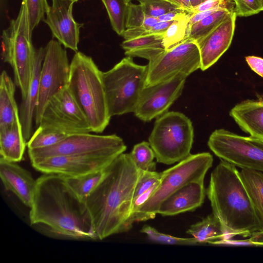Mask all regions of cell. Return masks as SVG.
<instances>
[{
    "instance_id": "obj_1",
    "label": "cell",
    "mask_w": 263,
    "mask_h": 263,
    "mask_svg": "<svg viewBox=\"0 0 263 263\" xmlns=\"http://www.w3.org/2000/svg\"><path fill=\"white\" fill-rule=\"evenodd\" d=\"M106 170L105 177L85 202L93 231L99 240L132 228L133 196L142 172L129 154L124 153Z\"/></svg>"
},
{
    "instance_id": "obj_2",
    "label": "cell",
    "mask_w": 263,
    "mask_h": 263,
    "mask_svg": "<svg viewBox=\"0 0 263 263\" xmlns=\"http://www.w3.org/2000/svg\"><path fill=\"white\" fill-rule=\"evenodd\" d=\"M30 208L32 226L66 238L97 239L85 204L70 190L63 176L44 174L38 178Z\"/></svg>"
},
{
    "instance_id": "obj_3",
    "label": "cell",
    "mask_w": 263,
    "mask_h": 263,
    "mask_svg": "<svg viewBox=\"0 0 263 263\" xmlns=\"http://www.w3.org/2000/svg\"><path fill=\"white\" fill-rule=\"evenodd\" d=\"M206 193L213 213L223 226L228 239L236 235L250 237L263 230L235 166L221 160L211 173Z\"/></svg>"
},
{
    "instance_id": "obj_4",
    "label": "cell",
    "mask_w": 263,
    "mask_h": 263,
    "mask_svg": "<svg viewBox=\"0 0 263 263\" xmlns=\"http://www.w3.org/2000/svg\"><path fill=\"white\" fill-rule=\"evenodd\" d=\"M102 72L92 59L79 51L70 63L67 87L86 116L92 132L102 133L108 126L109 113Z\"/></svg>"
},
{
    "instance_id": "obj_5",
    "label": "cell",
    "mask_w": 263,
    "mask_h": 263,
    "mask_svg": "<svg viewBox=\"0 0 263 263\" xmlns=\"http://www.w3.org/2000/svg\"><path fill=\"white\" fill-rule=\"evenodd\" d=\"M213 162V156L209 153L191 154L161 172L157 187L134 213L133 223L154 218L161 204L171 195L190 182L204 180Z\"/></svg>"
},
{
    "instance_id": "obj_6",
    "label": "cell",
    "mask_w": 263,
    "mask_h": 263,
    "mask_svg": "<svg viewBox=\"0 0 263 263\" xmlns=\"http://www.w3.org/2000/svg\"><path fill=\"white\" fill-rule=\"evenodd\" d=\"M147 65L136 64L126 57L102 78L109 113L111 117L134 112L144 88Z\"/></svg>"
},
{
    "instance_id": "obj_7",
    "label": "cell",
    "mask_w": 263,
    "mask_h": 263,
    "mask_svg": "<svg viewBox=\"0 0 263 263\" xmlns=\"http://www.w3.org/2000/svg\"><path fill=\"white\" fill-rule=\"evenodd\" d=\"M31 36L27 7L22 3L17 17L10 22L2 34L3 58L13 69L14 82L22 99L28 92L36 53Z\"/></svg>"
},
{
    "instance_id": "obj_8",
    "label": "cell",
    "mask_w": 263,
    "mask_h": 263,
    "mask_svg": "<svg viewBox=\"0 0 263 263\" xmlns=\"http://www.w3.org/2000/svg\"><path fill=\"white\" fill-rule=\"evenodd\" d=\"M194 139L190 119L178 111H167L159 117L148 138L157 162L170 165L189 157Z\"/></svg>"
},
{
    "instance_id": "obj_9",
    "label": "cell",
    "mask_w": 263,
    "mask_h": 263,
    "mask_svg": "<svg viewBox=\"0 0 263 263\" xmlns=\"http://www.w3.org/2000/svg\"><path fill=\"white\" fill-rule=\"evenodd\" d=\"M126 149L122 139L115 134L99 135L86 133L69 135L51 146L28 149V154L32 162L59 156L116 158Z\"/></svg>"
},
{
    "instance_id": "obj_10",
    "label": "cell",
    "mask_w": 263,
    "mask_h": 263,
    "mask_svg": "<svg viewBox=\"0 0 263 263\" xmlns=\"http://www.w3.org/2000/svg\"><path fill=\"white\" fill-rule=\"evenodd\" d=\"M221 160L242 169L263 172V139L243 136L224 129L214 130L208 141Z\"/></svg>"
},
{
    "instance_id": "obj_11",
    "label": "cell",
    "mask_w": 263,
    "mask_h": 263,
    "mask_svg": "<svg viewBox=\"0 0 263 263\" xmlns=\"http://www.w3.org/2000/svg\"><path fill=\"white\" fill-rule=\"evenodd\" d=\"M200 67L198 44L196 41L186 40L149 62L144 87L167 80L178 73L187 77Z\"/></svg>"
},
{
    "instance_id": "obj_12",
    "label": "cell",
    "mask_w": 263,
    "mask_h": 263,
    "mask_svg": "<svg viewBox=\"0 0 263 263\" xmlns=\"http://www.w3.org/2000/svg\"><path fill=\"white\" fill-rule=\"evenodd\" d=\"M45 48L40 76V91L34 121L40 124L44 108L48 101L68 85L70 64L66 51L59 42L51 40Z\"/></svg>"
},
{
    "instance_id": "obj_13",
    "label": "cell",
    "mask_w": 263,
    "mask_h": 263,
    "mask_svg": "<svg viewBox=\"0 0 263 263\" xmlns=\"http://www.w3.org/2000/svg\"><path fill=\"white\" fill-rule=\"evenodd\" d=\"M39 126L67 135L92 132L88 120L67 86L47 103Z\"/></svg>"
},
{
    "instance_id": "obj_14",
    "label": "cell",
    "mask_w": 263,
    "mask_h": 263,
    "mask_svg": "<svg viewBox=\"0 0 263 263\" xmlns=\"http://www.w3.org/2000/svg\"><path fill=\"white\" fill-rule=\"evenodd\" d=\"M187 77L178 73L167 80L145 87L134 112L135 116L148 122L167 112L181 95Z\"/></svg>"
},
{
    "instance_id": "obj_15",
    "label": "cell",
    "mask_w": 263,
    "mask_h": 263,
    "mask_svg": "<svg viewBox=\"0 0 263 263\" xmlns=\"http://www.w3.org/2000/svg\"><path fill=\"white\" fill-rule=\"evenodd\" d=\"M115 158L59 156L35 160L31 162V163L36 170L44 174H55L66 177H77L104 169Z\"/></svg>"
},
{
    "instance_id": "obj_16",
    "label": "cell",
    "mask_w": 263,
    "mask_h": 263,
    "mask_svg": "<svg viewBox=\"0 0 263 263\" xmlns=\"http://www.w3.org/2000/svg\"><path fill=\"white\" fill-rule=\"evenodd\" d=\"M75 2L74 0H52L45 22L61 44L77 52L80 29L83 24L77 22L73 17L72 7Z\"/></svg>"
},
{
    "instance_id": "obj_17",
    "label": "cell",
    "mask_w": 263,
    "mask_h": 263,
    "mask_svg": "<svg viewBox=\"0 0 263 263\" xmlns=\"http://www.w3.org/2000/svg\"><path fill=\"white\" fill-rule=\"evenodd\" d=\"M236 18L235 13L232 11L210 33L196 42L202 71L213 65L229 48L234 33Z\"/></svg>"
},
{
    "instance_id": "obj_18",
    "label": "cell",
    "mask_w": 263,
    "mask_h": 263,
    "mask_svg": "<svg viewBox=\"0 0 263 263\" xmlns=\"http://www.w3.org/2000/svg\"><path fill=\"white\" fill-rule=\"evenodd\" d=\"M0 177L5 189L14 193L26 206L30 208L36 180L17 162L0 158Z\"/></svg>"
},
{
    "instance_id": "obj_19",
    "label": "cell",
    "mask_w": 263,
    "mask_h": 263,
    "mask_svg": "<svg viewBox=\"0 0 263 263\" xmlns=\"http://www.w3.org/2000/svg\"><path fill=\"white\" fill-rule=\"evenodd\" d=\"M205 196L204 180L190 182L167 197L161 204L157 214L174 216L194 211L202 204Z\"/></svg>"
},
{
    "instance_id": "obj_20",
    "label": "cell",
    "mask_w": 263,
    "mask_h": 263,
    "mask_svg": "<svg viewBox=\"0 0 263 263\" xmlns=\"http://www.w3.org/2000/svg\"><path fill=\"white\" fill-rule=\"evenodd\" d=\"M230 116L242 130L263 139V94L237 103L231 109Z\"/></svg>"
},
{
    "instance_id": "obj_21",
    "label": "cell",
    "mask_w": 263,
    "mask_h": 263,
    "mask_svg": "<svg viewBox=\"0 0 263 263\" xmlns=\"http://www.w3.org/2000/svg\"><path fill=\"white\" fill-rule=\"evenodd\" d=\"M45 54V48L36 50L33 69L26 98L22 99L19 111L20 120L26 141L32 133V123L37 106L40 91V76Z\"/></svg>"
},
{
    "instance_id": "obj_22",
    "label": "cell",
    "mask_w": 263,
    "mask_h": 263,
    "mask_svg": "<svg viewBox=\"0 0 263 263\" xmlns=\"http://www.w3.org/2000/svg\"><path fill=\"white\" fill-rule=\"evenodd\" d=\"M26 142L20 121L0 128L1 157L11 162L21 161L27 146Z\"/></svg>"
},
{
    "instance_id": "obj_23",
    "label": "cell",
    "mask_w": 263,
    "mask_h": 263,
    "mask_svg": "<svg viewBox=\"0 0 263 263\" xmlns=\"http://www.w3.org/2000/svg\"><path fill=\"white\" fill-rule=\"evenodd\" d=\"M163 34H152L125 40L121 46L127 57H139L151 61L165 51Z\"/></svg>"
},
{
    "instance_id": "obj_24",
    "label": "cell",
    "mask_w": 263,
    "mask_h": 263,
    "mask_svg": "<svg viewBox=\"0 0 263 263\" xmlns=\"http://www.w3.org/2000/svg\"><path fill=\"white\" fill-rule=\"evenodd\" d=\"M15 85L6 71L3 70L0 78V128L20 121L14 96Z\"/></svg>"
},
{
    "instance_id": "obj_25",
    "label": "cell",
    "mask_w": 263,
    "mask_h": 263,
    "mask_svg": "<svg viewBox=\"0 0 263 263\" xmlns=\"http://www.w3.org/2000/svg\"><path fill=\"white\" fill-rule=\"evenodd\" d=\"M186 233L201 245L228 239L227 232L219 219L213 214L193 225Z\"/></svg>"
},
{
    "instance_id": "obj_26",
    "label": "cell",
    "mask_w": 263,
    "mask_h": 263,
    "mask_svg": "<svg viewBox=\"0 0 263 263\" xmlns=\"http://www.w3.org/2000/svg\"><path fill=\"white\" fill-rule=\"evenodd\" d=\"M106 167L80 177H64L65 182L75 196L81 202L85 204L87 198L105 177Z\"/></svg>"
},
{
    "instance_id": "obj_27",
    "label": "cell",
    "mask_w": 263,
    "mask_h": 263,
    "mask_svg": "<svg viewBox=\"0 0 263 263\" xmlns=\"http://www.w3.org/2000/svg\"><path fill=\"white\" fill-rule=\"evenodd\" d=\"M239 173L255 211L263 224V172L242 169Z\"/></svg>"
},
{
    "instance_id": "obj_28",
    "label": "cell",
    "mask_w": 263,
    "mask_h": 263,
    "mask_svg": "<svg viewBox=\"0 0 263 263\" xmlns=\"http://www.w3.org/2000/svg\"><path fill=\"white\" fill-rule=\"evenodd\" d=\"M233 11L232 9L222 8L194 24L189 28L186 40L197 42L205 37Z\"/></svg>"
},
{
    "instance_id": "obj_29",
    "label": "cell",
    "mask_w": 263,
    "mask_h": 263,
    "mask_svg": "<svg viewBox=\"0 0 263 263\" xmlns=\"http://www.w3.org/2000/svg\"><path fill=\"white\" fill-rule=\"evenodd\" d=\"M160 177L161 173L142 171L134 194L132 216L157 187Z\"/></svg>"
},
{
    "instance_id": "obj_30",
    "label": "cell",
    "mask_w": 263,
    "mask_h": 263,
    "mask_svg": "<svg viewBox=\"0 0 263 263\" xmlns=\"http://www.w3.org/2000/svg\"><path fill=\"white\" fill-rule=\"evenodd\" d=\"M107 10L113 30L122 36L126 29L128 3L126 0H101Z\"/></svg>"
},
{
    "instance_id": "obj_31",
    "label": "cell",
    "mask_w": 263,
    "mask_h": 263,
    "mask_svg": "<svg viewBox=\"0 0 263 263\" xmlns=\"http://www.w3.org/2000/svg\"><path fill=\"white\" fill-rule=\"evenodd\" d=\"M191 15L186 12L173 21L163 33V44L166 50L186 40Z\"/></svg>"
},
{
    "instance_id": "obj_32",
    "label": "cell",
    "mask_w": 263,
    "mask_h": 263,
    "mask_svg": "<svg viewBox=\"0 0 263 263\" xmlns=\"http://www.w3.org/2000/svg\"><path fill=\"white\" fill-rule=\"evenodd\" d=\"M68 135L58 130L39 126L27 143L28 149H37L53 145Z\"/></svg>"
},
{
    "instance_id": "obj_33",
    "label": "cell",
    "mask_w": 263,
    "mask_h": 263,
    "mask_svg": "<svg viewBox=\"0 0 263 263\" xmlns=\"http://www.w3.org/2000/svg\"><path fill=\"white\" fill-rule=\"evenodd\" d=\"M136 166L143 171H155L154 152L149 142L143 141L134 145L129 153Z\"/></svg>"
},
{
    "instance_id": "obj_34",
    "label": "cell",
    "mask_w": 263,
    "mask_h": 263,
    "mask_svg": "<svg viewBox=\"0 0 263 263\" xmlns=\"http://www.w3.org/2000/svg\"><path fill=\"white\" fill-rule=\"evenodd\" d=\"M140 232L146 234L150 240L156 243L181 246L202 245L194 237L187 238L173 236L161 233L155 228L147 224L142 227Z\"/></svg>"
},
{
    "instance_id": "obj_35",
    "label": "cell",
    "mask_w": 263,
    "mask_h": 263,
    "mask_svg": "<svg viewBox=\"0 0 263 263\" xmlns=\"http://www.w3.org/2000/svg\"><path fill=\"white\" fill-rule=\"evenodd\" d=\"M27 7L30 32L37 26L46 13L49 5L47 0H23Z\"/></svg>"
},
{
    "instance_id": "obj_36",
    "label": "cell",
    "mask_w": 263,
    "mask_h": 263,
    "mask_svg": "<svg viewBox=\"0 0 263 263\" xmlns=\"http://www.w3.org/2000/svg\"><path fill=\"white\" fill-rule=\"evenodd\" d=\"M139 2L146 15L157 18L177 9L165 0H142Z\"/></svg>"
},
{
    "instance_id": "obj_37",
    "label": "cell",
    "mask_w": 263,
    "mask_h": 263,
    "mask_svg": "<svg viewBox=\"0 0 263 263\" xmlns=\"http://www.w3.org/2000/svg\"><path fill=\"white\" fill-rule=\"evenodd\" d=\"M236 16H248L263 10L261 0H231Z\"/></svg>"
},
{
    "instance_id": "obj_38",
    "label": "cell",
    "mask_w": 263,
    "mask_h": 263,
    "mask_svg": "<svg viewBox=\"0 0 263 263\" xmlns=\"http://www.w3.org/2000/svg\"><path fill=\"white\" fill-rule=\"evenodd\" d=\"M146 14L139 3H128L126 18V29L142 27Z\"/></svg>"
},
{
    "instance_id": "obj_39",
    "label": "cell",
    "mask_w": 263,
    "mask_h": 263,
    "mask_svg": "<svg viewBox=\"0 0 263 263\" xmlns=\"http://www.w3.org/2000/svg\"><path fill=\"white\" fill-rule=\"evenodd\" d=\"M231 0H207L193 8L190 14L211 10L215 8H228V4ZM232 9V8H230Z\"/></svg>"
},
{
    "instance_id": "obj_40",
    "label": "cell",
    "mask_w": 263,
    "mask_h": 263,
    "mask_svg": "<svg viewBox=\"0 0 263 263\" xmlns=\"http://www.w3.org/2000/svg\"><path fill=\"white\" fill-rule=\"evenodd\" d=\"M245 60L254 72L263 78V58L254 55H250L246 57Z\"/></svg>"
},
{
    "instance_id": "obj_41",
    "label": "cell",
    "mask_w": 263,
    "mask_h": 263,
    "mask_svg": "<svg viewBox=\"0 0 263 263\" xmlns=\"http://www.w3.org/2000/svg\"><path fill=\"white\" fill-rule=\"evenodd\" d=\"M148 34H152L149 31L144 29L142 27H140L126 29L122 36L124 37V40H125Z\"/></svg>"
},
{
    "instance_id": "obj_42",
    "label": "cell",
    "mask_w": 263,
    "mask_h": 263,
    "mask_svg": "<svg viewBox=\"0 0 263 263\" xmlns=\"http://www.w3.org/2000/svg\"><path fill=\"white\" fill-rule=\"evenodd\" d=\"M177 9L190 14L193 8V0H165Z\"/></svg>"
},
{
    "instance_id": "obj_43",
    "label": "cell",
    "mask_w": 263,
    "mask_h": 263,
    "mask_svg": "<svg viewBox=\"0 0 263 263\" xmlns=\"http://www.w3.org/2000/svg\"><path fill=\"white\" fill-rule=\"evenodd\" d=\"M221 8H215L209 10L197 12L191 15L189 21V28L194 24L210 15Z\"/></svg>"
},
{
    "instance_id": "obj_44",
    "label": "cell",
    "mask_w": 263,
    "mask_h": 263,
    "mask_svg": "<svg viewBox=\"0 0 263 263\" xmlns=\"http://www.w3.org/2000/svg\"><path fill=\"white\" fill-rule=\"evenodd\" d=\"M185 13V11L177 9L170 11L158 17L159 21H173L182 16Z\"/></svg>"
},
{
    "instance_id": "obj_45",
    "label": "cell",
    "mask_w": 263,
    "mask_h": 263,
    "mask_svg": "<svg viewBox=\"0 0 263 263\" xmlns=\"http://www.w3.org/2000/svg\"><path fill=\"white\" fill-rule=\"evenodd\" d=\"M173 21H159L150 30L151 34H163Z\"/></svg>"
},
{
    "instance_id": "obj_46",
    "label": "cell",
    "mask_w": 263,
    "mask_h": 263,
    "mask_svg": "<svg viewBox=\"0 0 263 263\" xmlns=\"http://www.w3.org/2000/svg\"><path fill=\"white\" fill-rule=\"evenodd\" d=\"M159 22L157 17L146 15L144 20L142 27L149 31L151 29Z\"/></svg>"
},
{
    "instance_id": "obj_47",
    "label": "cell",
    "mask_w": 263,
    "mask_h": 263,
    "mask_svg": "<svg viewBox=\"0 0 263 263\" xmlns=\"http://www.w3.org/2000/svg\"><path fill=\"white\" fill-rule=\"evenodd\" d=\"M249 239L253 246H263V230L254 233Z\"/></svg>"
},
{
    "instance_id": "obj_48",
    "label": "cell",
    "mask_w": 263,
    "mask_h": 263,
    "mask_svg": "<svg viewBox=\"0 0 263 263\" xmlns=\"http://www.w3.org/2000/svg\"><path fill=\"white\" fill-rule=\"evenodd\" d=\"M207 0H193V7L199 5L200 4L206 1Z\"/></svg>"
},
{
    "instance_id": "obj_49",
    "label": "cell",
    "mask_w": 263,
    "mask_h": 263,
    "mask_svg": "<svg viewBox=\"0 0 263 263\" xmlns=\"http://www.w3.org/2000/svg\"><path fill=\"white\" fill-rule=\"evenodd\" d=\"M126 1L127 2L129 3V2H132L133 0H126ZM136 1L140 2V1H142V0H136Z\"/></svg>"
},
{
    "instance_id": "obj_50",
    "label": "cell",
    "mask_w": 263,
    "mask_h": 263,
    "mask_svg": "<svg viewBox=\"0 0 263 263\" xmlns=\"http://www.w3.org/2000/svg\"><path fill=\"white\" fill-rule=\"evenodd\" d=\"M261 2H262V7H263V0H261Z\"/></svg>"
},
{
    "instance_id": "obj_51",
    "label": "cell",
    "mask_w": 263,
    "mask_h": 263,
    "mask_svg": "<svg viewBox=\"0 0 263 263\" xmlns=\"http://www.w3.org/2000/svg\"><path fill=\"white\" fill-rule=\"evenodd\" d=\"M74 1L76 2L78 1L79 0H74Z\"/></svg>"
}]
</instances>
